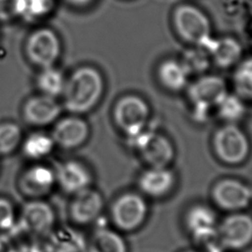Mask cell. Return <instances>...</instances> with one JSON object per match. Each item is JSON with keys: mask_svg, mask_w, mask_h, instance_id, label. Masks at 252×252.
Here are the masks:
<instances>
[{"mask_svg": "<svg viewBox=\"0 0 252 252\" xmlns=\"http://www.w3.org/2000/svg\"><path fill=\"white\" fill-rule=\"evenodd\" d=\"M103 79L99 71L91 66L75 70L66 80L63 105L73 114H83L94 107L103 93Z\"/></svg>", "mask_w": 252, "mask_h": 252, "instance_id": "cell-1", "label": "cell"}, {"mask_svg": "<svg viewBox=\"0 0 252 252\" xmlns=\"http://www.w3.org/2000/svg\"><path fill=\"white\" fill-rule=\"evenodd\" d=\"M173 25L181 38L197 46L206 49L213 39L209 19L195 6H178L173 13Z\"/></svg>", "mask_w": 252, "mask_h": 252, "instance_id": "cell-2", "label": "cell"}, {"mask_svg": "<svg viewBox=\"0 0 252 252\" xmlns=\"http://www.w3.org/2000/svg\"><path fill=\"white\" fill-rule=\"evenodd\" d=\"M213 147L219 159L229 165L242 163L250 153L247 136L233 123H227L216 131Z\"/></svg>", "mask_w": 252, "mask_h": 252, "instance_id": "cell-3", "label": "cell"}, {"mask_svg": "<svg viewBox=\"0 0 252 252\" xmlns=\"http://www.w3.org/2000/svg\"><path fill=\"white\" fill-rule=\"evenodd\" d=\"M149 206L143 194L126 192L119 195L111 205L110 217L115 227L122 231H133L147 220Z\"/></svg>", "mask_w": 252, "mask_h": 252, "instance_id": "cell-4", "label": "cell"}, {"mask_svg": "<svg viewBox=\"0 0 252 252\" xmlns=\"http://www.w3.org/2000/svg\"><path fill=\"white\" fill-rule=\"evenodd\" d=\"M149 116L148 103L142 97L133 94L121 97L113 109L116 125L130 139L145 130Z\"/></svg>", "mask_w": 252, "mask_h": 252, "instance_id": "cell-5", "label": "cell"}, {"mask_svg": "<svg viewBox=\"0 0 252 252\" xmlns=\"http://www.w3.org/2000/svg\"><path fill=\"white\" fill-rule=\"evenodd\" d=\"M133 147L139 152L141 158L154 167L168 166L174 158V148L165 136L145 130L131 138Z\"/></svg>", "mask_w": 252, "mask_h": 252, "instance_id": "cell-6", "label": "cell"}, {"mask_svg": "<svg viewBox=\"0 0 252 252\" xmlns=\"http://www.w3.org/2000/svg\"><path fill=\"white\" fill-rule=\"evenodd\" d=\"M26 53L30 61L41 69L54 66L61 53L60 39L52 30L40 28L29 35Z\"/></svg>", "mask_w": 252, "mask_h": 252, "instance_id": "cell-7", "label": "cell"}, {"mask_svg": "<svg viewBox=\"0 0 252 252\" xmlns=\"http://www.w3.org/2000/svg\"><path fill=\"white\" fill-rule=\"evenodd\" d=\"M211 197L217 207L229 213L241 212L252 203V188L235 178H222L212 188Z\"/></svg>", "mask_w": 252, "mask_h": 252, "instance_id": "cell-8", "label": "cell"}, {"mask_svg": "<svg viewBox=\"0 0 252 252\" xmlns=\"http://www.w3.org/2000/svg\"><path fill=\"white\" fill-rule=\"evenodd\" d=\"M218 233L223 249L240 250L252 243V216L241 212L229 213L220 223Z\"/></svg>", "mask_w": 252, "mask_h": 252, "instance_id": "cell-9", "label": "cell"}, {"mask_svg": "<svg viewBox=\"0 0 252 252\" xmlns=\"http://www.w3.org/2000/svg\"><path fill=\"white\" fill-rule=\"evenodd\" d=\"M227 94L224 81L216 75L198 78L188 88V96L194 106L211 108L217 106Z\"/></svg>", "mask_w": 252, "mask_h": 252, "instance_id": "cell-10", "label": "cell"}, {"mask_svg": "<svg viewBox=\"0 0 252 252\" xmlns=\"http://www.w3.org/2000/svg\"><path fill=\"white\" fill-rule=\"evenodd\" d=\"M176 183L175 173L168 167L149 166L138 179V186L143 195L151 198H163L173 190Z\"/></svg>", "mask_w": 252, "mask_h": 252, "instance_id": "cell-11", "label": "cell"}, {"mask_svg": "<svg viewBox=\"0 0 252 252\" xmlns=\"http://www.w3.org/2000/svg\"><path fill=\"white\" fill-rule=\"evenodd\" d=\"M54 224L52 208L42 201H32L24 206L21 227L30 234L44 235L50 232Z\"/></svg>", "mask_w": 252, "mask_h": 252, "instance_id": "cell-12", "label": "cell"}, {"mask_svg": "<svg viewBox=\"0 0 252 252\" xmlns=\"http://www.w3.org/2000/svg\"><path fill=\"white\" fill-rule=\"evenodd\" d=\"M89 136V126L85 120L77 116L65 117L59 120L51 134L55 145L63 149H75L86 142Z\"/></svg>", "mask_w": 252, "mask_h": 252, "instance_id": "cell-13", "label": "cell"}, {"mask_svg": "<svg viewBox=\"0 0 252 252\" xmlns=\"http://www.w3.org/2000/svg\"><path fill=\"white\" fill-rule=\"evenodd\" d=\"M23 112L27 122L32 125L43 126L56 120L61 112V105L55 97L41 94L29 98Z\"/></svg>", "mask_w": 252, "mask_h": 252, "instance_id": "cell-14", "label": "cell"}, {"mask_svg": "<svg viewBox=\"0 0 252 252\" xmlns=\"http://www.w3.org/2000/svg\"><path fill=\"white\" fill-rule=\"evenodd\" d=\"M103 209V199L99 192L91 187L75 194L70 207L73 220L78 223H90L95 220Z\"/></svg>", "mask_w": 252, "mask_h": 252, "instance_id": "cell-15", "label": "cell"}, {"mask_svg": "<svg viewBox=\"0 0 252 252\" xmlns=\"http://www.w3.org/2000/svg\"><path fill=\"white\" fill-rule=\"evenodd\" d=\"M56 180L62 189L68 193L77 194L89 187L92 183V174L85 164L77 160H68L59 165Z\"/></svg>", "mask_w": 252, "mask_h": 252, "instance_id": "cell-16", "label": "cell"}, {"mask_svg": "<svg viewBox=\"0 0 252 252\" xmlns=\"http://www.w3.org/2000/svg\"><path fill=\"white\" fill-rule=\"evenodd\" d=\"M56 181L55 172L45 165H33L21 178L22 190L30 195L47 193Z\"/></svg>", "mask_w": 252, "mask_h": 252, "instance_id": "cell-17", "label": "cell"}, {"mask_svg": "<svg viewBox=\"0 0 252 252\" xmlns=\"http://www.w3.org/2000/svg\"><path fill=\"white\" fill-rule=\"evenodd\" d=\"M206 50L214 62L221 68L232 66L240 59L242 54L240 43L229 36L219 39L213 38Z\"/></svg>", "mask_w": 252, "mask_h": 252, "instance_id": "cell-18", "label": "cell"}, {"mask_svg": "<svg viewBox=\"0 0 252 252\" xmlns=\"http://www.w3.org/2000/svg\"><path fill=\"white\" fill-rule=\"evenodd\" d=\"M184 222L191 236L214 229L218 226L215 211L207 205L197 204L189 208L185 214Z\"/></svg>", "mask_w": 252, "mask_h": 252, "instance_id": "cell-19", "label": "cell"}, {"mask_svg": "<svg viewBox=\"0 0 252 252\" xmlns=\"http://www.w3.org/2000/svg\"><path fill=\"white\" fill-rule=\"evenodd\" d=\"M88 249L89 252H127V243L118 231L100 227L93 233Z\"/></svg>", "mask_w": 252, "mask_h": 252, "instance_id": "cell-20", "label": "cell"}, {"mask_svg": "<svg viewBox=\"0 0 252 252\" xmlns=\"http://www.w3.org/2000/svg\"><path fill=\"white\" fill-rule=\"evenodd\" d=\"M158 79L161 84L170 91L182 90L188 82L189 72L181 61L168 59L158 67Z\"/></svg>", "mask_w": 252, "mask_h": 252, "instance_id": "cell-21", "label": "cell"}, {"mask_svg": "<svg viewBox=\"0 0 252 252\" xmlns=\"http://www.w3.org/2000/svg\"><path fill=\"white\" fill-rule=\"evenodd\" d=\"M50 252H89L84 236L73 229H62L48 241Z\"/></svg>", "mask_w": 252, "mask_h": 252, "instance_id": "cell-22", "label": "cell"}, {"mask_svg": "<svg viewBox=\"0 0 252 252\" xmlns=\"http://www.w3.org/2000/svg\"><path fill=\"white\" fill-rule=\"evenodd\" d=\"M54 0H15L16 16L27 22H34L48 15Z\"/></svg>", "mask_w": 252, "mask_h": 252, "instance_id": "cell-23", "label": "cell"}, {"mask_svg": "<svg viewBox=\"0 0 252 252\" xmlns=\"http://www.w3.org/2000/svg\"><path fill=\"white\" fill-rule=\"evenodd\" d=\"M66 79L61 71L54 66L42 68L36 79V86L42 94L56 97L61 95Z\"/></svg>", "mask_w": 252, "mask_h": 252, "instance_id": "cell-24", "label": "cell"}, {"mask_svg": "<svg viewBox=\"0 0 252 252\" xmlns=\"http://www.w3.org/2000/svg\"><path fill=\"white\" fill-rule=\"evenodd\" d=\"M54 142L51 136L38 132L30 135L23 144L24 154L32 159H38L49 155L53 148Z\"/></svg>", "mask_w": 252, "mask_h": 252, "instance_id": "cell-25", "label": "cell"}, {"mask_svg": "<svg viewBox=\"0 0 252 252\" xmlns=\"http://www.w3.org/2000/svg\"><path fill=\"white\" fill-rule=\"evenodd\" d=\"M219 115L227 123H234L245 113V106L239 95L226 94L217 104Z\"/></svg>", "mask_w": 252, "mask_h": 252, "instance_id": "cell-26", "label": "cell"}, {"mask_svg": "<svg viewBox=\"0 0 252 252\" xmlns=\"http://www.w3.org/2000/svg\"><path fill=\"white\" fill-rule=\"evenodd\" d=\"M233 84L240 97L252 100V56L239 64L234 72Z\"/></svg>", "mask_w": 252, "mask_h": 252, "instance_id": "cell-27", "label": "cell"}, {"mask_svg": "<svg viewBox=\"0 0 252 252\" xmlns=\"http://www.w3.org/2000/svg\"><path fill=\"white\" fill-rule=\"evenodd\" d=\"M210 55L208 51L200 46L197 48H190L183 54L181 60L182 64L186 67L189 74L205 72L210 66Z\"/></svg>", "mask_w": 252, "mask_h": 252, "instance_id": "cell-28", "label": "cell"}, {"mask_svg": "<svg viewBox=\"0 0 252 252\" xmlns=\"http://www.w3.org/2000/svg\"><path fill=\"white\" fill-rule=\"evenodd\" d=\"M22 131L19 125L12 122L0 124V155L12 153L20 144Z\"/></svg>", "mask_w": 252, "mask_h": 252, "instance_id": "cell-29", "label": "cell"}, {"mask_svg": "<svg viewBox=\"0 0 252 252\" xmlns=\"http://www.w3.org/2000/svg\"><path fill=\"white\" fill-rule=\"evenodd\" d=\"M14 225L15 214L12 204L5 199H0V229H10L13 228Z\"/></svg>", "mask_w": 252, "mask_h": 252, "instance_id": "cell-30", "label": "cell"}, {"mask_svg": "<svg viewBox=\"0 0 252 252\" xmlns=\"http://www.w3.org/2000/svg\"><path fill=\"white\" fill-rule=\"evenodd\" d=\"M16 16L15 0H0V21L8 22Z\"/></svg>", "mask_w": 252, "mask_h": 252, "instance_id": "cell-31", "label": "cell"}, {"mask_svg": "<svg viewBox=\"0 0 252 252\" xmlns=\"http://www.w3.org/2000/svg\"><path fill=\"white\" fill-rule=\"evenodd\" d=\"M16 252H50V250L48 242L45 245H41V243L38 242H32L21 246L20 248H16Z\"/></svg>", "mask_w": 252, "mask_h": 252, "instance_id": "cell-32", "label": "cell"}, {"mask_svg": "<svg viewBox=\"0 0 252 252\" xmlns=\"http://www.w3.org/2000/svg\"><path fill=\"white\" fill-rule=\"evenodd\" d=\"M0 252H16V247L9 237L0 235Z\"/></svg>", "mask_w": 252, "mask_h": 252, "instance_id": "cell-33", "label": "cell"}, {"mask_svg": "<svg viewBox=\"0 0 252 252\" xmlns=\"http://www.w3.org/2000/svg\"><path fill=\"white\" fill-rule=\"evenodd\" d=\"M93 0H66L67 3H69L72 6H76V7H84L87 6L88 4H90Z\"/></svg>", "mask_w": 252, "mask_h": 252, "instance_id": "cell-34", "label": "cell"}, {"mask_svg": "<svg viewBox=\"0 0 252 252\" xmlns=\"http://www.w3.org/2000/svg\"><path fill=\"white\" fill-rule=\"evenodd\" d=\"M183 252H202L198 249H191V250H186V251H183Z\"/></svg>", "mask_w": 252, "mask_h": 252, "instance_id": "cell-35", "label": "cell"}]
</instances>
